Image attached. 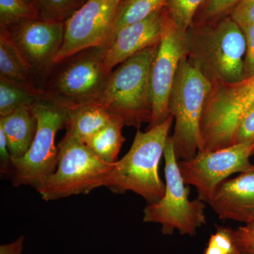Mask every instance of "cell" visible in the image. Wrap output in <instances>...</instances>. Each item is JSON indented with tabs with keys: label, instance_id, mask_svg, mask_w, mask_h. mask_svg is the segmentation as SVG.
Masks as SVG:
<instances>
[{
	"label": "cell",
	"instance_id": "cell-26",
	"mask_svg": "<svg viewBox=\"0 0 254 254\" xmlns=\"http://www.w3.org/2000/svg\"><path fill=\"white\" fill-rule=\"evenodd\" d=\"M254 142V104L241 119L236 135V143Z\"/></svg>",
	"mask_w": 254,
	"mask_h": 254
},
{
	"label": "cell",
	"instance_id": "cell-3",
	"mask_svg": "<svg viewBox=\"0 0 254 254\" xmlns=\"http://www.w3.org/2000/svg\"><path fill=\"white\" fill-rule=\"evenodd\" d=\"M158 45L120 64L110 73L96 101L124 125L138 128L150 123L152 108L150 76Z\"/></svg>",
	"mask_w": 254,
	"mask_h": 254
},
{
	"label": "cell",
	"instance_id": "cell-1",
	"mask_svg": "<svg viewBox=\"0 0 254 254\" xmlns=\"http://www.w3.org/2000/svg\"><path fill=\"white\" fill-rule=\"evenodd\" d=\"M171 115L165 121L145 132L138 130L131 148L114 165L105 187L113 193L132 191L153 204L163 198L165 185L158 173L169 131L173 124Z\"/></svg>",
	"mask_w": 254,
	"mask_h": 254
},
{
	"label": "cell",
	"instance_id": "cell-23",
	"mask_svg": "<svg viewBox=\"0 0 254 254\" xmlns=\"http://www.w3.org/2000/svg\"><path fill=\"white\" fill-rule=\"evenodd\" d=\"M40 19L64 22L83 4L81 0H34Z\"/></svg>",
	"mask_w": 254,
	"mask_h": 254
},
{
	"label": "cell",
	"instance_id": "cell-5",
	"mask_svg": "<svg viewBox=\"0 0 254 254\" xmlns=\"http://www.w3.org/2000/svg\"><path fill=\"white\" fill-rule=\"evenodd\" d=\"M31 108L36 119V134L27 153L11 160L10 172L14 186H29L38 190L58 167L59 150L55 141L58 132L66 127L68 108L50 98Z\"/></svg>",
	"mask_w": 254,
	"mask_h": 254
},
{
	"label": "cell",
	"instance_id": "cell-15",
	"mask_svg": "<svg viewBox=\"0 0 254 254\" xmlns=\"http://www.w3.org/2000/svg\"><path fill=\"white\" fill-rule=\"evenodd\" d=\"M31 107H23L0 117V128L4 131L12 159L22 158L33 143L37 122Z\"/></svg>",
	"mask_w": 254,
	"mask_h": 254
},
{
	"label": "cell",
	"instance_id": "cell-6",
	"mask_svg": "<svg viewBox=\"0 0 254 254\" xmlns=\"http://www.w3.org/2000/svg\"><path fill=\"white\" fill-rule=\"evenodd\" d=\"M58 167L44 186L37 190L46 201L88 194L104 187L115 163H105L85 143L66 133L58 145Z\"/></svg>",
	"mask_w": 254,
	"mask_h": 254
},
{
	"label": "cell",
	"instance_id": "cell-37",
	"mask_svg": "<svg viewBox=\"0 0 254 254\" xmlns=\"http://www.w3.org/2000/svg\"><path fill=\"white\" fill-rule=\"evenodd\" d=\"M252 171H254V168H253V170H252Z\"/></svg>",
	"mask_w": 254,
	"mask_h": 254
},
{
	"label": "cell",
	"instance_id": "cell-30",
	"mask_svg": "<svg viewBox=\"0 0 254 254\" xmlns=\"http://www.w3.org/2000/svg\"><path fill=\"white\" fill-rule=\"evenodd\" d=\"M11 158L7 141L2 129L0 128V171L1 174L9 173L11 168Z\"/></svg>",
	"mask_w": 254,
	"mask_h": 254
},
{
	"label": "cell",
	"instance_id": "cell-8",
	"mask_svg": "<svg viewBox=\"0 0 254 254\" xmlns=\"http://www.w3.org/2000/svg\"><path fill=\"white\" fill-rule=\"evenodd\" d=\"M187 32L163 9L161 36L150 68L152 115L148 129L163 123L170 115L172 88L180 62L187 54Z\"/></svg>",
	"mask_w": 254,
	"mask_h": 254
},
{
	"label": "cell",
	"instance_id": "cell-32",
	"mask_svg": "<svg viewBox=\"0 0 254 254\" xmlns=\"http://www.w3.org/2000/svg\"><path fill=\"white\" fill-rule=\"evenodd\" d=\"M24 237H18L11 243L0 246V254H21L23 249Z\"/></svg>",
	"mask_w": 254,
	"mask_h": 254
},
{
	"label": "cell",
	"instance_id": "cell-12",
	"mask_svg": "<svg viewBox=\"0 0 254 254\" xmlns=\"http://www.w3.org/2000/svg\"><path fill=\"white\" fill-rule=\"evenodd\" d=\"M24 60L31 73L43 71L54 64L63 44L64 22L38 19L0 28Z\"/></svg>",
	"mask_w": 254,
	"mask_h": 254
},
{
	"label": "cell",
	"instance_id": "cell-35",
	"mask_svg": "<svg viewBox=\"0 0 254 254\" xmlns=\"http://www.w3.org/2000/svg\"><path fill=\"white\" fill-rule=\"evenodd\" d=\"M26 2L30 3V4H34V0H25Z\"/></svg>",
	"mask_w": 254,
	"mask_h": 254
},
{
	"label": "cell",
	"instance_id": "cell-27",
	"mask_svg": "<svg viewBox=\"0 0 254 254\" xmlns=\"http://www.w3.org/2000/svg\"><path fill=\"white\" fill-rule=\"evenodd\" d=\"M230 17L240 26L245 27L254 23V0H241L234 8Z\"/></svg>",
	"mask_w": 254,
	"mask_h": 254
},
{
	"label": "cell",
	"instance_id": "cell-16",
	"mask_svg": "<svg viewBox=\"0 0 254 254\" xmlns=\"http://www.w3.org/2000/svg\"><path fill=\"white\" fill-rule=\"evenodd\" d=\"M113 117L102 105L88 103L68 108L66 133L86 144Z\"/></svg>",
	"mask_w": 254,
	"mask_h": 254
},
{
	"label": "cell",
	"instance_id": "cell-9",
	"mask_svg": "<svg viewBox=\"0 0 254 254\" xmlns=\"http://www.w3.org/2000/svg\"><path fill=\"white\" fill-rule=\"evenodd\" d=\"M254 153V142L237 143L214 151H199L193 158L180 160L178 166L187 185L194 187L198 198L205 203L217 187L233 174L253 170L250 158Z\"/></svg>",
	"mask_w": 254,
	"mask_h": 254
},
{
	"label": "cell",
	"instance_id": "cell-28",
	"mask_svg": "<svg viewBox=\"0 0 254 254\" xmlns=\"http://www.w3.org/2000/svg\"><path fill=\"white\" fill-rule=\"evenodd\" d=\"M241 28L245 34L247 45L244 78H247L254 76V23Z\"/></svg>",
	"mask_w": 254,
	"mask_h": 254
},
{
	"label": "cell",
	"instance_id": "cell-10",
	"mask_svg": "<svg viewBox=\"0 0 254 254\" xmlns=\"http://www.w3.org/2000/svg\"><path fill=\"white\" fill-rule=\"evenodd\" d=\"M121 0H86L64 21L63 44L54 64L93 48H103L113 36Z\"/></svg>",
	"mask_w": 254,
	"mask_h": 254
},
{
	"label": "cell",
	"instance_id": "cell-20",
	"mask_svg": "<svg viewBox=\"0 0 254 254\" xmlns=\"http://www.w3.org/2000/svg\"><path fill=\"white\" fill-rule=\"evenodd\" d=\"M31 71L17 50L4 35L0 33V77L30 87Z\"/></svg>",
	"mask_w": 254,
	"mask_h": 254
},
{
	"label": "cell",
	"instance_id": "cell-31",
	"mask_svg": "<svg viewBox=\"0 0 254 254\" xmlns=\"http://www.w3.org/2000/svg\"><path fill=\"white\" fill-rule=\"evenodd\" d=\"M235 240L240 250L253 251L254 252V235L240 227L234 231Z\"/></svg>",
	"mask_w": 254,
	"mask_h": 254
},
{
	"label": "cell",
	"instance_id": "cell-11",
	"mask_svg": "<svg viewBox=\"0 0 254 254\" xmlns=\"http://www.w3.org/2000/svg\"><path fill=\"white\" fill-rule=\"evenodd\" d=\"M108 76L101 48H93L68 63L46 92L50 99L68 108L93 103L98 99Z\"/></svg>",
	"mask_w": 254,
	"mask_h": 254
},
{
	"label": "cell",
	"instance_id": "cell-29",
	"mask_svg": "<svg viewBox=\"0 0 254 254\" xmlns=\"http://www.w3.org/2000/svg\"><path fill=\"white\" fill-rule=\"evenodd\" d=\"M241 0H205L203 3V14L205 17L213 18L225 14L240 3Z\"/></svg>",
	"mask_w": 254,
	"mask_h": 254
},
{
	"label": "cell",
	"instance_id": "cell-19",
	"mask_svg": "<svg viewBox=\"0 0 254 254\" xmlns=\"http://www.w3.org/2000/svg\"><path fill=\"white\" fill-rule=\"evenodd\" d=\"M121 120L113 118L108 125L87 142L86 145L102 160L110 164L118 161L119 153L125 139Z\"/></svg>",
	"mask_w": 254,
	"mask_h": 254
},
{
	"label": "cell",
	"instance_id": "cell-18",
	"mask_svg": "<svg viewBox=\"0 0 254 254\" xmlns=\"http://www.w3.org/2000/svg\"><path fill=\"white\" fill-rule=\"evenodd\" d=\"M217 97L227 113L236 118H242L254 104V76L237 83L220 85Z\"/></svg>",
	"mask_w": 254,
	"mask_h": 254
},
{
	"label": "cell",
	"instance_id": "cell-21",
	"mask_svg": "<svg viewBox=\"0 0 254 254\" xmlns=\"http://www.w3.org/2000/svg\"><path fill=\"white\" fill-rule=\"evenodd\" d=\"M167 1L168 0H121L117 11L111 38L121 28L143 21L152 14L161 11L165 8Z\"/></svg>",
	"mask_w": 254,
	"mask_h": 254
},
{
	"label": "cell",
	"instance_id": "cell-33",
	"mask_svg": "<svg viewBox=\"0 0 254 254\" xmlns=\"http://www.w3.org/2000/svg\"><path fill=\"white\" fill-rule=\"evenodd\" d=\"M245 229L247 232L254 235V220L249 223L247 226L245 227Z\"/></svg>",
	"mask_w": 254,
	"mask_h": 254
},
{
	"label": "cell",
	"instance_id": "cell-36",
	"mask_svg": "<svg viewBox=\"0 0 254 254\" xmlns=\"http://www.w3.org/2000/svg\"><path fill=\"white\" fill-rule=\"evenodd\" d=\"M81 1H82V3H83H83H84L85 1H86V0H81Z\"/></svg>",
	"mask_w": 254,
	"mask_h": 254
},
{
	"label": "cell",
	"instance_id": "cell-2",
	"mask_svg": "<svg viewBox=\"0 0 254 254\" xmlns=\"http://www.w3.org/2000/svg\"><path fill=\"white\" fill-rule=\"evenodd\" d=\"M187 57L212 83H233L244 78L246 39L231 17L213 26L187 32Z\"/></svg>",
	"mask_w": 254,
	"mask_h": 254
},
{
	"label": "cell",
	"instance_id": "cell-7",
	"mask_svg": "<svg viewBox=\"0 0 254 254\" xmlns=\"http://www.w3.org/2000/svg\"><path fill=\"white\" fill-rule=\"evenodd\" d=\"M165 191L157 203L148 204L143 210V221L161 225L162 233L172 235L178 231L182 235L194 236L206 223L205 205L199 198L190 200V190L178 166L172 136H169L165 151Z\"/></svg>",
	"mask_w": 254,
	"mask_h": 254
},
{
	"label": "cell",
	"instance_id": "cell-25",
	"mask_svg": "<svg viewBox=\"0 0 254 254\" xmlns=\"http://www.w3.org/2000/svg\"><path fill=\"white\" fill-rule=\"evenodd\" d=\"M240 249L235 240L234 230L224 227H217L210 236L204 254H240Z\"/></svg>",
	"mask_w": 254,
	"mask_h": 254
},
{
	"label": "cell",
	"instance_id": "cell-14",
	"mask_svg": "<svg viewBox=\"0 0 254 254\" xmlns=\"http://www.w3.org/2000/svg\"><path fill=\"white\" fill-rule=\"evenodd\" d=\"M208 204L222 220L250 223L254 220V171L227 179L217 187Z\"/></svg>",
	"mask_w": 254,
	"mask_h": 254
},
{
	"label": "cell",
	"instance_id": "cell-4",
	"mask_svg": "<svg viewBox=\"0 0 254 254\" xmlns=\"http://www.w3.org/2000/svg\"><path fill=\"white\" fill-rule=\"evenodd\" d=\"M213 83L187 55L179 65L169 110L175 120L173 138L178 161L193 158L202 147L200 123Z\"/></svg>",
	"mask_w": 254,
	"mask_h": 254
},
{
	"label": "cell",
	"instance_id": "cell-22",
	"mask_svg": "<svg viewBox=\"0 0 254 254\" xmlns=\"http://www.w3.org/2000/svg\"><path fill=\"white\" fill-rule=\"evenodd\" d=\"M34 4L25 0H0V28L12 27L26 21L38 19Z\"/></svg>",
	"mask_w": 254,
	"mask_h": 254
},
{
	"label": "cell",
	"instance_id": "cell-34",
	"mask_svg": "<svg viewBox=\"0 0 254 254\" xmlns=\"http://www.w3.org/2000/svg\"><path fill=\"white\" fill-rule=\"evenodd\" d=\"M240 254H254V252L253 251L241 250Z\"/></svg>",
	"mask_w": 254,
	"mask_h": 254
},
{
	"label": "cell",
	"instance_id": "cell-13",
	"mask_svg": "<svg viewBox=\"0 0 254 254\" xmlns=\"http://www.w3.org/2000/svg\"><path fill=\"white\" fill-rule=\"evenodd\" d=\"M162 23L163 10L117 31L109 43L101 48L107 73L109 75L114 68L138 52L158 45Z\"/></svg>",
	"mask_w": 254,
	"mask_h": 254
},
{
	"label": "cell",
	"instance_id": "cell-17",
	"mask_svg": "<svg viewBox=\"0 0 254 254\" xmlns=\"http://www.w3.org/2000/svg\"><path fill=\"white\" fill-rule=\"evenodd\" d=\"M49 98L46 91L0 77V117Z\"/></svg>",
	"mask_w": 254,
	"mask_h": 254
},
{
	"label": "cell",
	"instance_id": "cell-24",
	"mask_svg": "<svg viewBox=\"0 0 254 254\" xmlns=\"http://www.w3.org/2000/svg\"><path fill=\"white\" fill-rule=\"evenodd\" d=\"M205 0H168L165 11L179 27L187 32L190 29L195 12Z\"/></svg>",
	"mask_w": 254,
	"mask_h": 254
}]
</instances>
